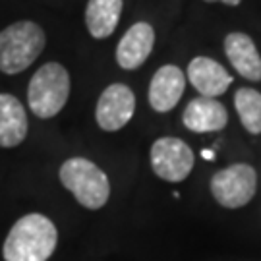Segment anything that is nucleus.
I'll return each mask as SVG.
<instances>
[{
  "instance_id": "nucleus-7",
  "label": "nucleus",
  "mask_w": 261,
  "mask_h": 261,
  "mask_svg": "<svg viewBox=\"0 0 261 261\" xmlns=\"http://www.w3.org/2000/svg\"><path fill=\"white\" fill-rule=\"evenodd\" d=\"M136 111V95L128 85L112 84L105 89L95 109L99 128L105 132L122 130L132 120Z\"/></svg>"
},
{
  "instance_id": "nucleus-5",
  "label": "nucleus",
  "mask_w": 261,
  "mask_h": 261,
  "mask_svg": "<svg viewBox=\"0 0 261 261\" xmlns=\"http://www.w3.org/2000/svg\"><path fill=\"white\" fill-rule=\"evenodd\" d=\"M257 190V174L253 167L238 163L215 172L211 178V194L226 209H238L252 201Z\"/></svg>"
},
{
  "instance_id": "nucleus-4",
  "label": "nucleus",
  "mask_w": 261,
  "mask_h": 261,
  "mask_svg": "<svg viewBox=\"0 0 261 261\" xmlns=\"http://www.w3.org/2000/svg\"><path fill=\"white\" fill-rule=\"evenodd\" d=\"M70 97V74L62 64L47 62L33 74L28 87V103L39 118H53Z\"/></svg>"
},
{
  "instance_id": "nucleus-15",
  "label": "nucleus",
  "mask_w": 261,
  "mask_h": 261,
  "mask_svg": "<svg viewBox=\"0 0 261 261\" xmlns=\"http://www.w3.org/2000/svg\"><path fill=\"white\" fill-rule=\"evenodd\" d=\"M234 107L246 130L257 136L261 134V93L250 87H242L234 95Z\"/></svg>"
},
{
  "instance_id": "nucleus-11",
  "label": "nucleus",
  "mask_w": 261,
  "mask_h": 261,
  "mask_svg": "<svg viewBox=\"0 0 261 261\" xmlns=\"http://www.w3.org/2000/svg\"><path fill=\"white\" fill-rule=\"evenodd\" d=\"M182 122L188 130L196 134H205V132H219L223 130L228 122V112L223 103L211 97H197L192 99L184 109Z\"/></svg>"
},
{
  "instance_id": "nucleus-16",
  "label": "nucleus",
  "mask_w": 261,
  "mask_h": 261,
  "mask_svg": "<svg viewBox=\"0 0 261 261\" xmlns=\"http://www.w3.org/2000/svg\"><path fill=\"white\" fill-rule=\"evenodd\" d=\"M205 2H223L226 6H238L242 0H205Z\"/></svg>"
},
{
  "instance_id": "nucleus-1",
  "label": "nucleus",
  "mask_w": 261,
  "mask_h": 261,
  "mask_svg": "<svg viewBox=\"0 0 261 261\" xmlns=\"http://www.w3.org/2000/svg\"><path fill=\"white\" fill-rule=\"evenodd\" d=\"M58 244L55 223L41 213L21 217L10 228L2 255L6 261H47Z\"/></svg>"
},
{
  "instance_id": "nucleus-3",
  "label": "nucleus",
  "mask_w": 261,
  "mask_h": 261,
  "mask_svg": "<svg viewBox=\"0 0 261 261\" xmlns=\"http://www.w3.org/2000/svg\"><path fill=\"white\" fill-rule=\"evenodd\" d=\"M60 182L85 209H101L111 196L109 176L89 159L72 157L60 167Z\"/></svg>"
},
{
  "instance_id": "nucleus-6",
  "label": "nucleus",
  "mask_w": 261,
  "mask_h": 261,
  "mask_svg": "<svg viewBox=\"0 0 261 261\" xmlns=\"http://www.w3.org/2000/svg\"><path fill=\"white\" fill-rule=\"evenodd\" d=\"M151 167L159 178L167 182H182L194 168V151L178 138H159L151 145Z\"/></svg>"
},
{
  "instance_id": "nucleus-10",
  "label": "nucleus",
  "mask_w": 261,
  "mask_h": 261,
  "mask_svg": "<svg viewBox=\"0 0 261 261\" xmlns=\"http://www.w3.org/2000/svg\"><path fill=\"white\" fill-rule=\"evenodd\" d=\"M188 80L201 97H211V99L223 95L232 84V75L226 72V68L207 56H196L190 62Z\"/></svg>"
},
{
  "instance_id": "nucleus-8",
  "label": "nucleus",
  "mask_w": 261,
  "mask_h": 261,
  "mask_svg": "<svg viewBox=\"0 0 261 261\" xmlns=\"http://www.w3.org/2000/svg\"><path fill=\"white\" fill-rule=\"evenodd\" d=\"M155 45V29L147 21L134 23L116 47V62L124 70H138L153 53Z\"/></svg>"
},
{
  "instance_id": "nucleus-9",
  "label": "nucleus",
  "mask_w": 261,
  "mask_h": 261,
  "mask_svg": "<svg viewBox=\"0 0 261 261\" xmlns=\"http://www.w3.org/2000/svg\"><path fill=\"white\" fill-rule=\"evenodd\" d=\"M184 89H186L184 72L174 64L161 66L149 84V105L157 112L172 111L182 99Z\"/></svg>"
},
{
  "instance_id": "nucleus-13",
  "label": "nucleus",
  "mask_w": 261,
  "mask_h": 261,
  "mask_svg": "<svg viewBox=\"0 0 261 261\" xmlns=\"http://www.w3.org/2000/svg\"><path fill=\"white\" fill-rule=\"evenodd\" d=\"M29 130L25 107L18 97L0 93V147H18Z\"/></svg>"
},
{
  "instance_id": "nucleus-2",
  "label": "nucleus",
  "mask_w": 261,
  "mask_h": 261,
  "mask_svg": "<svg viewBox=\"0 0 261 261\" xmlns=\"http://www.w3.org/2000/svg\"><path fill=\"white\" fill-rule=\"evenodd\" d=\"M45 29L35 21H16L0 31V72L16 75L28 70L45 50Z\"/></svg>"
},
{
  "instance_id": "nucleus-17",
  "label": "nucleus",
  "mask_w": 261,
  "mask_h": 261,
  "mask_svg": "<svg viewBox=\"0 0 261 261\" xmlns=\"http://www.w3.org/2000/svg\"><path fill=\"white\" fill-rule=\"evenodd\" d=\"M201 155H203V157H205L207 161H211V159L215 157V155H213V151H211V149H205V151H203V153H201Z\"/></svg>"
},
{
  "instance_id": "nucleus-12",
  "label": "nucleus",
  "mask_w": 261,
  "mask_h": 261,
  "mask_svg": "<svg viewBox=\"0 0 261 261\" xmlns=\"http://www.w3.org/2000/svg\"><path fill=\"white\" fill-rule=\"evenodd\" d=\"M224 53L242 77L250 82H261V55L250 35L240 31L228 33L224 39Z\"/></svg>"
},
{
  "instance_id": "nucleus-14",
  "label": "nucleus",
  "mask_w": 261,
  "mask_h": 261,
  "mask_svg": "<svg viewBox=\"0 0 261 261\" xmlns=\"http://www.w3.org/2000/svg\"><path fill=\"white\" fill-rule=\"evenodd\" d=\"M124 0H89L85 8V25L95 39H107L120 21Z\"/></svg>"
}]
</instances>
